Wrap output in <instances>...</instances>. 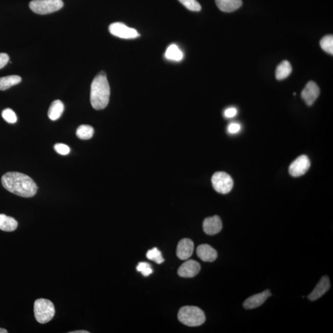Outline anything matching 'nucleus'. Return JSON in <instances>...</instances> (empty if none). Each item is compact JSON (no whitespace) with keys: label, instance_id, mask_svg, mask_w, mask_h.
<instances>
[{"label":"nucleus","instance_id":"nucleus-1","mask_svg":"<svg viewBox=\"0 0 333 333\" xmlns=\"http://www.w3.org/2000/svg\"><path fill=\"white\" fill-rule=\"evenodd\" d=\"M1 183L9 192L23 198L34 197L38 190L36 183L30 177L17 172L4 174L1 178Z\"/></svg>","mask_w":333,"mask_h":333},{"label":"nucleus","instance_id":"nucleus-2","mask_svg":"<svg viewBox=\"0 0 333 333\" xmlns=\"http://www.w3.org/2000/svg\"><path fill=\"white\" fill-rule=\"evenodd\" d=\"M110 87L105 72L94 77L91 86L90 102L96 110L105 109L110 101Z\"/></svg>","mask_w":333,"mask_h":333},{"label":"nucleus","instance_id":"nucleus-3","mask_svg":"<svg viewBox=\"0 0 333 333\" xmlns=\"http://www.w3.org/2000/svg\"><path fill=\"white\" fill-rule=\"evenodd\" d=\"M178 318L181 323L188 327H199L205 321V316L201 309L196 306H184L179 309Z\"/></svg>","mask_w":333,"mask_h":333},{"label":"nucleus","instance_id":"nucleus-4","mask_svg":"<svg viewBox=\"0 0 333 333\" xmlns=\"http://www.w3.org/2000/svg\"><path fill=\"white\" fill-rule=\"evenodd\" d=\"M34 315L38 322L41 324L50 322L55 314L53 302L45 299H39L35 301Z\"/></svg>","mask_w":333,"mask_h":333},{"label":"nucleus","instance_id":"nucleus-5","mask_svg":"<svg viewBox=\"0 0 333 333\" xmlns=\"http://www.w3.org/2000/svg\"><path fill=\"white\" fill-rule=\"evenodd\" d=\"M64 6L62 0H33L29 3L30 9L38 15H48L60 10Z\"/></svg>","mask_w":333,"mask_h":333},{"label":"nucleus","instance_id":"nucleus-6","mask_svg":"<svg viewBox=\"0 0 333 333\" xmlns=\"http://www.w3.org/2000/svg\"><path fill=\"white\" fill-rule=\"evenodd\" d=\"M212 183L217 192L223 195L230 193L233 187L232 178L223 172L215 173L212 177Z\"/></svg>","mask_w":333,"mask_h":333},{"label":"nucleus","instance_id":"nucleus-7","mask_svg":"<svg viewBox=\"0 0 333 333\" xmlns=\"http://www.w3.org/2000/svg\"><path fill=\"white\" fill-rule=\"evenodd\" d=\"M109 30L111 34L121 39H133L140 36V34L135 29H132L121 22L112 23L109 27Z\"/></svg>","mask_w":333,"mask_h":333},{"label":"nucleus","instance_id":"nucleus-8","mask_svg":"<svg viewBox=\"0 0 333 333\" xmlns=\"http://www.w3.org/2000/svg\"><path fill=\"white\" fill-rule=\"evenodd\" d=\"M310 167L311 161L309 157L306 155H300L290 165L289 172L292 177H301L309 171Z\"/></svg>","mask_w":333,"mask_h":333},{"label":"nucleus","instance_id":"nucleus-9","mask_svg":"<svg viewBox=\"0 0 333 333\" xmlns=\"http://www.w3.org/2000/svg\"><path fill=\"white\" fill-rule=\"evenodd\" d=\"M320 89L317 84L313 81L307 84L301 93L302 98L308 106H311L318 98Z\"/></svg>","mask_w":333,"mask_h":333},{"label":"nucleus","instance_id":"nucleus-10","mask_svg":"<svg viewBox=\"0 0 333 333\" xmlns=\"http://www.w3.org/2000/svg\"><path fill=\"white\" fill-rule=\"evenodd\" d=\"M200 270V266L198 262L194 260H189L179 266L178 274L181 277L193 278L197 276Z\"/></svg>","mask_w":333,"mask_h":333},{"label":"nucleus","instance_id":"nucleus-11","mask_svg":"<svg viewBox=\"0 0 333 333\" xmlns=\"http://www.w3.org/2000/svg\"><path fill=\"white\" fill-rule=\"evenodd\" d=\"M194 251V243L188 238H184L178 243L177 248V256L179 259L187 260L192 256Z\"/></svg>","mask_w":333,"mask_h":333},{"label":"nucleus","instance_id":"nucleus-12","mask_svg":"<svg viewBox=\"0 0 333 333\" xmlns=\"http://www.w3.org/2000/svg\"><path fill=\"white\" fill-rule=\"evenodd\" d=\"M270 290H266L261 293L253 295L247 298L243 303L245 309H254L262 306L266 300L271 296Z\"/></svg>","mask_w":333,"mask_h":333},{"label":"nucleus","instance_id":"nucleus-13","mask_svg":"<svg viewBox=\"0 0 333 333\" xmlns=\"http://www.w3.org/2000/svg\"><path fill=\"white\" fill-rule=\"evenodd\" d=\"M222 229V222L219 216L207 217L203 222V230L208 235L219 233Z\"/></svg>","mask_w":333,"mask_h":333},{"label":"nucleus","instance_id":"nucleus-14","mask_svg":"<svg viewBox=\"0 0 333 333\" xmlns=\"http://www.w3.org/2000/svg\"><path fill=\"white\" fill-rule=\"evenodd\" d=\"M330 288V282L329 278L327 276H323L321 278L320 282L312 290L310 294L309 295L308 298L311 301L320 298L324 295Z\"/></svg>","mask_w":333,"mask_h":333},{"label":"nucleus","instance_id":"nucleus-15","mask_svg":"<svg viewBox=\"0 0 333 333\" xmlns=\"http://www.w3.org/2000/svg\"><path fill=\"white\" fill-rule=\"evenodd\" d=\"M197 253L200 260L204 262H214L217 257V252L211 245L207 244L200 245Z\"/></svg>","mask_w":333,"mask_h":333},{"label":"nucleus","instance_id":"nucleus-16","mask_svg":"<svg viewBox=\"0 0 333 333\" xmlns=\"http://www.w3.org/2000/svg\"><path fill=\"white\" fill-rule=\"evenodd\" d=\"M218 8L222 11L231 13L237 10L242 6V0H216Z\"/></svg>","mask_w":333,"mask_h":333},{"label":"nucleus","instance_id":"nucleus-17","mask_svg":"<svg viewBox=\"0 0 333 333\" xmlns=\"http://www.w3.org/2000/svg\"><path fill=\"white\" fill-rule=\"evenodd\" d=\"M18 222L13 217L0 214V230L7 232H11L18 228Z\"/></svg>","mask_w":333,"mask_h":333},{"label":"nucleus","instance_id":"nucleus-18","mask_svg":"<svg viewBox=\"0 0 333 333\" xmlns=\"http://www.w3.org/2000/svg\"><path fill=\"white\" fill-rule=\"evenodd\" d=\"M65 110V106L60 100L54 101L49 108L48 115L51 120L60 119Z\"/></svg>","mask_w":333,"mask_h":333},{"label":"nucleus","instance_id":"nucleus-19","mask_svg":"<svg viewBox=\"0 0 333 333\" xmlns=\"http://www.w3.org/2000/svg\"><path fill=\"white\" fill-rule=\"evenodd\" d=\"M292 66L288 61H283L276 67V79L282 80L287 79L292 72Z\"/></svg>","mask_w":333,"mask_h":333},{"label":"nucleus","instance_id":"nucleus-20","mask_svg":"<svg viewBox=\"0 0 333 333\" xmlns=\"http://www.w3.org/2000/svg\"><path fill=\"white\" fill-rule=\"evenodd\" d=\"M22 80L19 75H9L0 78V90L4 91L20 84Z\"/></svg>","mask_w":333,"mask_h":333},{"label":"nucleus","instance_id":"nucleus-21","mask_svg":"<svg viewBox=\"0 0 333 333\" xmlns=\"http://www.w3.org/2000/svg\"><path fill=\"white\" fill-rule=\"evenodd\" d=\"M165 57L167 60L180 61L183 58V54L179 49L178 46L173 44L170 45L167 49L165 53Z\"/></svg>","mask_w":333,"mask_h":333},{"label":"nucleus","instance_id":"nucleus-22","mask_svg":"<svg viewBox=\"0 0 333 333\" xmlns=\"http://www.w3.org/2000/svg\"><path fill=\"white\" fill-rule=\"evenodd\" d=\"M94 134V129L93 127L87 125H82L77 129L76 134L81 140H89L92 138Z\"/></svg>","mask_w":333,"mask_h":333},{"label":"nucleus","instance_id":"nucleus-23","mask_svg":"<svg viewBox=\"0 0 333 333\" xmlns=\"http://www.w3.org/2000/svg\"><path fill=\"white\" fill-rule=\"evenodd\" d=\"M321 48L327 53L333 54V36L332 35H326L320 40Z\"/></svg>","mask_w":333,"mask_h":333},{"label":"nucleus","instance_id":"nucleus-24","mask_svg":"<svg viewBox=\"0 0 333 333\" xmlns=\"http://www.w3.org/2000/svg\"><path fill=\"white\" fill-rule=\"evenodd\" d=\"M146 257H147L149 260L154 261L157 264H162L164 262V259H163L161 252H160L157 247H155L152 249L149 250L147 253H146Z\"/></svg>","mask_w":333,"mask_h":333},{"label":"nucleus","instance_id":"nucleus-25","mask_svg":"<svg viewBox=\"0 0 333 333\" xmlns=\"http://www.w3.org/2000/svg\"><path fill=\"white\" fill-rule=\"evenodd\" d=\"M1 115L3 119L9 124H15L17 122V115L14 112V111L11 110V109L7 108L2 111Z\"/></svg>","mask_w":333,"mask_h":333},{"label":"nucleus","instance_id":"nucleus-26","mask_svg":"<svg viewBox=\"0 0 333 333\" xmlns=\"http://www.w3.org/2000/svg\"><path fill=\"white\" fill-rule=\"evenodd\" d=\"M178 1L189 10L200 11L201 9V6L197 0H178Z\"/></svg>","mask_w":333,"mask_h":333},{"label":"nucleus","instance_id":"nucleus-27","mask_svg":"<svg viewBox=\"0 0 333 333\" xmlns=\"http://www.w3.org/2000/svg\"><path fill=\"white\" fill-rule=\"evenodd\" d=\"M136 270L145 276H148L153 273V269L150 264L146 262H140L136 266Z\"/></svg>","mask_w":333,"mask_h":333},{"label":"nucleus","instance_id":"nucleus-28","mask_svg":"<svg viewBox=\"0 0 333 333\" xmlns=\"http://www.w3.org/2000/svg\"><path fill=\"white\" fill-rule=\"evenodd\" d=\"M54 148L56 153L63 155H67L70 151L69 147L63 143L56 144Z\"/></svg>","mask_w":333,"mask_h":333},{"label":"nucleus","instance_id":"nucleus-29","mask_svg":"<svg viewBox=\"0 0 333 333\" xmlns=\"http://www.w3.org/2000/svg\"><path fill=\"white\" fill-rule=\"evenodd\" d=\"M241 125L238 123H231L228 126V131L231 134L237 133L240 131Z\"/></svg>","mask_w":333,"mask_h":333},{"label":"nucleus","instance_id":"nucleus-30","mask_svg":"<svg viewBox=\"0 0 333 333\" xmlns=\"http://www.w3.org/2000/svg\"><path fill=\"white\" fill-rule=\"evenodd\" d=\"M9 57L8 54L0 53V69L3 68L9 62Z\"/></svg>","mask_w":333,"mask_h":333},{"label":"nucleus","instance_id":"nucleus-31","mask_svg":"<svg viewBox=\"0 0 333 333\" xmlns=\"http://www.w3.org/2000/svg\"><path fill=\"white\" fill-rule=\"evenodd\" d=\"M238 111L235 108H229L226 109L224 112L225 116L227 118H232L237 115Z\"/></svg>","mask_w":333,"mask_h":333},{"label":"nucleus","instance_id":"nucleus-32","mask_svg":"<svg viewBox=\"0 0 333 333\" xmlns=\"http://www.w3.org/2000/svg\"><path fill=\"white\" fill-rule=\"evenodd\" d=\"M69 333H89V332L86 330H79L74 331V332H70Z\"/></svg>","mask_w":333,"mask_h":333},{"label":"nucleus","instance_id":"nucleus-33","mask_svg":"<svg viewBox=\"0 0 333 333\" xmlns=\"http://www.w3.org/2000/svg\"><path fill=\"white\" fill-rule=\"evenodd\" d=\"M8 332L3 328H0V333H8Z\"/></svg>","mask_w":333,"mask_h":333}]
</instances>
